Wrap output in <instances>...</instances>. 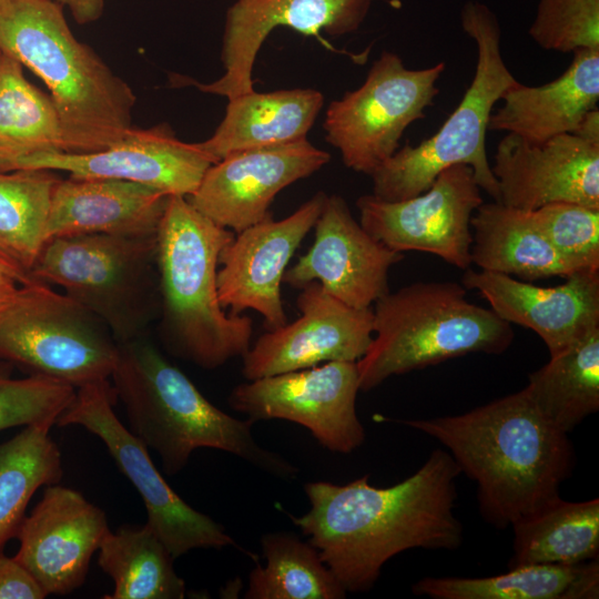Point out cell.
<instances>
[{"instance_id": "7c38bea8", "label": "cell", "mask_w": 599, "mask_h": 599, "mask_svg": "<svg viewBox=\"0 0 599 599\" xmlns=\"http://www.w3.org/2000/svg\"><path fill=\"white\" fill-rule=\"evenodd\" d=\"M358 390L357 362H329L242 383L227 403L254 423L290 420L307 428L326 449L349 454L365 440L356 413Z\"/></svg>"}, {"instance_id": "f1b7e54d", "label": "cell", "mask_w": 599, "mask_h": 599, "mask_svg": "<svg viewBox=\"0 0 599 599\" xmlns=\"http://www.w3.org/2000/svg\"><path fill=\"white\" fill-rule=\"evenodd\" d=\"M525 390L538 412L569 434L599 409V327L529 374Z\"/></svg>"}, {"instance_id": "60d3db41", "label": "cell", "mask_w": 599, "mask_h": 599, "mask_svg": "<svg viewBox=\"0 0 599 599\" xmlns=\"http://www.w3.org/2000/svg\"><path fill=\"white\" fill-rule=\"evenodd\" d=\"M20 286L13 277L0 273V314L13 301Z\"/></svg>"}, {"instance_id": "d6a6232c", "label": "cell", "mask_w": 599, "mask_h": 599, "mask_svg": "<svg viewBox=\"0 0 599 599\" xmlns=\"http://www.w3.org/2000/svg\"><path fill=\"white\" fill-rule=\"evenodd\" d=\"M265 566L250 572L246 599H342L346 590L308 541L285 531L263 535Z\"/></svg>"}, {"instance_id": "d6986e66", "label": "cell", "mask_w": 599, "mask_h": 599, "mask_svg": "<svg viewBox=\"0 0 599 599\" xmlns=\"http://www.w3.org/2000/svg\"><path fill=\"white\" fill-rule=\"evenodd\" d=\"M490 166L505 205L534 211L570 202L599 209V140L566 133L529 142L507 133Z\"/></svg>"}, {"instance_id": "ba28073f", "label": "cell", "mask_w": 599, "mask_h": 599, "mask_svg": "<svg viewBox=\"0 0 599 599\" xmlns=\"http://www.w3.org/2000/svg\"><path fill=\"white\" fill-rule=\"evenodd\" d=\"M100 317L116 342L146 335L160 315L156 235L80 234L48 240L31 271Z\"/></svg>"}, {"instance_id": "8992f818", "label": "cell", "mask_w": 599, "mask_h": 599, "mask_svg": "<svg viewBox=\"0 0 599 599\" xmlns=\"http://www.w3.org/2000/svg\"><path fill=\"white\" fill-rule=\"evenodd\" d=\"M466 291L451 281L414 282L379 297L372 306L373 341L357 361L359 390L467 354L506 352L511 324L469 302Z\"/></svg>"}, {"instance_id": "d4e9b609", "label": "cell", "mask_w": 599, "mask_h": 599, "mask_svg": "<svg viewBox=\"0 0 599 599\" xmlns=\"http://www.w3.org/2000/svg\"><path fill=\"white\" fill-rule=\"evenodd\" d=\"M471 264L531 282L587 270L562 255L536 224L531 211L483 203L471 221Z\"/></svg>"}, {"instance_id": "e575fe53", "label": "cell", "mask_w": 599, "mask_h": 599, "mask_svg": "<svg viewBox=\"0 0 599 599\" xmlns=\"http://www.w3.org/2000/svg\"><path fill=\"white\" fill-rule=\"evenodd\" d=\"M0 362V430L52 422L72 403L77 388L42 376L10 378L11 366Z\"/></svg>"}, {"instance_id": "ffe728a7", "label": "cell", "mask_w": 599, "mask_h": 599, "mask_svg": "<svg viewBox=\"0 0 599 599\" xmlns=\"http://www.w3.org/2000/svg\"><path fill=\"white\" fill-rule=\"evenodd\" d=\"M109 531L105 512L81 493L48 485L20 526L14 558L47 595H68L84 583L90 560Z\"/></svg>"}, {"instance_id": "277c9868", "label": "cell", "mask_w": 599, "mask_h": 599, "mask_svg": "<svg viewBox=\"0 0 599 599\" xmlns=\"http://www.w3.org/2000/svg\"><path fill=\"white\" fill-rule=\"evenodd\" d=\"M111 378L130 432L158 453L166 475L180 473L197 448L233 454L282 478L298 473L256 443L253 420L234 418L214 406L146 335L119 344Z\"/></svg>"}, {"instance_id": "1f68e13d", "label": "cell", "mask_w": 599, "mask_h": 599, "mask_svg": "<svg viewBox=\"0 0 599 599\" xmlns=\"http://www.w3.org/2000/svg\"><path fill=\"white\" fill-rule=\"evenodd\" d=\"M53 425H28L0 444V551L17 537L34 493L62 478L61 453L50 436Z\"/></svg>"}, {"instance_id": "6da1fadb", "label": "cell", "mask_w": 599, "mask_h": 599, "mask_svg": "<svg viewBox=\"0 0 599 599\" xmlns=\"http://www.w3.org/2000/svg\"><path fill=\"white\" fill-rule=\"evenodd\" d=\"M459 475L450 454L437 448L412 476L389 487L369 485L368 476L343 486L307 483L309 510L288 516L344 589L363 592L403 551L461 545L463 525L454 512Z\"/></svg>"}, {"instance_id": "3957f363", "label": "cell", "mask_w": 599, "mask_h": 599, "mask_svg": "<svg viewBox=\"0 0 599 599\" xmlns=\"http://www.w3.org/2000/svg\"><path fill=\"white\" fill-rule=\"evenodd\" d=\"M0 51L48 88L67 153L104 150L132 129L133 90L74 37L61 4L7 0L0 7Z\"/></svg>"}, {"instance_id": "74e56055", "label": "cell", "mask_w": 599, "mask_h": 599, "mask_svg": "<svg viewBox=\"0 0 599 599\" xmlns=\"http://www.w3.org/2000/svg\"><path fill=\"white\" fill-rule=\"evenodd\" d=\"M48 595L14 558L0 551V599H43Z\"/></svg>"}, {"instance_id": "7402d4cb", "label": "cell", "mask_w": 599, "mask_h": 599, "mask_svg": "<svg viewBox=\"0 0 599 599\" xmlns=\"http://www.w3.org/2000/svg\"><path fill=\"white\" fill-rule=\"evenodd\" d=\"M565 280L544 287L468 267L461 284L478 292L501 319L534 331L552 357L599 327V270H583Z\"/></svg>"}, {"instance_id": "83f0119b", "label": "cell", "mask_w": 599, "mask_h": 599, "mask_svg": "<svg viewBox=\"0 0 599 599\" xmlns=\"http://www.w3.org/2000/svg\"><path fill=\"white\" fill-rule=\"evenodd\" d=\"M508 567L577 565L598 559L599 499L566 501L559 497L512 525Z\"/></svg>"}, {"instance_id": "ab89813d", "label": "cell", "mask_w": 599, "mask_h": 599, "mask_svg": "<svg viewBox=\"0 0 599 599\" xmlns=\"http://www.w3.org/2000/svg\"><path fill=\"white\" fill-rule=\"evenodd\" d=\"M0 273L9 275L18 281L21 285L32 284L39 282L34 280L30 272H28L18 262L12 260L6 253L0 250Z\"/></svg>"}, {"instance_id": "f35d334b", "label": "cell", "mask_w": 599, "mask_h": 599, "mask_svg": "<svg viewBox=\"0 0 599 599\" xmlns=\"http://www.w3.org/2000/svg\"><path fill=\"white\" fill-rule=\"evenodd\" d=\"M61 6H67L73 19L85 24L97 21L103 13L104 0H51Z\"/></svg>"}, {"instance_id": "9c48e42d", "label": "cell", "mask_w": 599, "mask_h": 599, "mask_svg": "<svg viewBox=\"0 0 599 599\" xmlns=\"http://www.w3.org/2000/svg\"><path fill=\"white\" fill-rule=\"evenodd\" d=\"M118 355L100 317L42 282L21 285L0 314V359L33 375L79 388L109 379Z\"/></svg>"}, {"instance_id": "2e32d148", "label": "cell", "mask_w": 599, "mask_h": 599, "mask_svg": "<svg viewBox=\"0 0 599 599\" xmlns=\"http://www.w3.org/2000/svg\"><path fill=\"white\" fill-rule=\"evenodd\" d=\"M326 193L319 191L283 220L272 217L238 233L219 257V301L229 314L253 309L268 329L287 323L281 285L287 265L322 211Z\"/></svg>"}, {"instance_id": "cb8c5ba5", "label": "cell", "mask_w": 599, "mask_h": 599, "mask_svg": "<svg viewBox=\"0 0 599 599\" xmlns=\"http://www.w3.org/2000/svg\"><path fill=\"white\" fill-rule=\"evenodd\" d=\"M566 71L541 85L519 81L501 97L491 112L488 130L507 132L529 142L576 133L586 114L598 108L599 49L573 51Z\"/></svg>"}, {"instance_id": "44dd1931", "label": "cell", "mask_w": 599, "mask_h": 599, "mask_svg": "<svg viewBox=\"0 0 599 599\" xmlns=\"http://www.w3.org/2000/svg\"><path fill=\"white\" fill-rule=\"evenodd\" d=\"M374 0H236L225 17L222 62L224 73L194 85L227 99L254 90L252 72L257 53L277 27L304 34L339 37L358 30Z\"/></svg>"}, {"instance_id": "d590c367", "label": "cell", "mask_w": 599, "mask_h": 599, "mask_svg": "<svg viewBox=\"0 0 599 599\" xmlns=\"http://www.w3.org/2000/svg\"><path fill=\"white\" fill-rule=\"evenodd\" d=\"M542 49H599V0H539L528 29Z\"/></svg>"}, {"instance_id": "836d02e7", "label": "cell", "mask_w": 599, "mask_h": 599, "mask_svg": "<svg viewBox=\"0 0 599 599\" xmlns=\"http://www.w3.org/2000/svg\"><path fill=\"white\" fill-rule=\"evenodd\" d=\"M50 170L0 171V250L31 271L43 244L53 189Z\"/></svg>"}, {"instance_id": "484cf974", "label": "cell", "mask_w": 599, "mask_h": 599, "mask_svg": "<svg viewBox=\"0 0 599 599\" xmlns=\"http://www.w3.org/2000/svg\"><path fill=\"white\" fill-rule=\"evenodd\" d=\"M227 100L223 120L199 143L215 162L231 153L305 139L324 104L314 89L253 90Z\"/></svg>"}, {"instance_id": "f546056e", "label": "cell", "mask_w": 599, "mask_h": 599, "mask_svg": "<svg viewBox=\"0 0 599 599\" xmlns=\"http://www.w3.org/2000/svg\"><path fill=\"white\" fill-rule=\"evenodd\" d=\"M44 152H65L57 109L50 95L26 78L21 63L2 52L0 171H11L20 160Z\"/></svg>"}, {"instance_id": "8fae6325", "label": "cell", "mask_w": 599, "mask_h": 599, "mask_svg": "<svg viewBox=\"0 0 599 599\" xmlns=\"http://www.w3.org/2000/svg\"><path fill=\"white\" fill-rule=\"evenodd\" d=\"M115 399L109 379L81 386L54 425L81 426L104 443L120 471L141 496L146 524L174 559L199 548L236 547L221 524L191 507L171 488L144 444L116 417Z\"/></svg>"}, {"instance_id": "4316f807", "label": "cell", "mask_w": 599, "mask_h": 599, "mask_svg": "<svg viewBox=\"0 0 599 599\" xmlns=\"http://www.w3.org/2000/svg\"><path fill=\"white\" fill-rule=\"evenodd\" d=\"M412 589L433 599H597L599 561L517 566L489 577H425Z\"/></svg>"}, {"instance_id": "5bb4252c", "label": "cell", "mask_w": 599, "mask_h": 599, "mask_svg": "<svg viewBox=\"0 0 599 599\" xmlns=\"http://www.w3.org/2000/svg\"><path fill=\"white\" fill-rule=\"evenodd\" d=\"M298 318L262 334L242 356L246 380L317 366L357 362L374 335L373 309L352 307L318 282L301 288Z\"/></svg>"}, {"instance_id": "e0dca14e", "label": "cell", "mask_w": 599, "mask_h": 599, "mask_svg": "<svg viewBox=\"0 0 599 599\" xmlns=\"http://www.w3.org/2000/svg\"><path fill=\"white\" fill-rule=\"evenodd\" d=\"M311 248L286 268L282 282L301 290L318 282L332 296L368 308L389 292L388 272L404 258L373 237L338 194L326 195Z\"/></svg>"}, {"instance_id": "603a6c76", "label": "cell", "mask_w": 599, "mask_h": 599, "mask_svg": "<svg viewBox=\"0 0 599 599\" xmlns=\"http://www.w3.org/2000/svg\"><path fill=\"white\" fill-rule=\"evenodd\" d=\"M170 195L115 179H60L48 214L45 242L80 234L156 235Z\"/></svg>"}, {"instance_id": "7bdbcfd3", "label": "cell", "mask_w": 599, "mask_h": 599, "mask_svg": "<svg viewBox=\"0 0 599 599\" xmlns=\"http://www.w3.org/2000/svg\"><path fill=\"white\" fill-rule=\"evenodd\" d=\"M1 54H2V52L0 51V58H1Z\"/></svg>"}, {"instance_id": "b9f144b4", "label": "cell", "mask_w": 599, "mask_h": 599, "mask_svg": "<svg viewBox=\"0 0 599 599\" xmlns=\"http://www.w3.org/2000/svg\"><path fill=\"white\" fill-rule=\"evenodd\" d=\"M7 0H0V7L6 2Z\"/></svg>"}, {"instance_id": "4fadbf2b", "label": "cell", "mask_w": 599, "mask_h": 599, "mask_svg": "<svg viewBox=\"0 0 599 599\" xmlns=\"http://www.w3.org/2000/svg\"><path fill=\"white\" fill-rule=\"evenodd\" d=\"M480 191L473 169L455 164L416 196L402 201L361 196L356 202L359 223L390 250L430 253L467 270L471 265L470 221L484 203Z\"/></svg>"}, {"instance_id": "30bf717a", "label": "cell", "mask_w": 599, "mask_h": 599, "mask_svg": "<svg viewBox=\"0 0 599 599\" xmlns=\"http://www.w3.org/2000/svg\"><path fill=\"white\" fill-rule=\"evenodd\" d=\"M445 68L439 62L408 69L399 55L383 51L364 83L328 105L325 140L339 151L347 167L370 176L399 149L405 130L426 116Z\"/></svg>"}, {"instance_id": "ac0fdd59", "label": "cell", "mask_w": 599, "mask_h": 599, "mask_svg": "<svg viewBox=\"0 0 599 599\" xmlns=\"http://www.w3.org/2000/svg\"><path fill=\"white\" fill-rule=\"evenodd\" d=\"M215 160L199 143L179 140L171 128H132L113 145L91 153L44 152L17 162L16 170L67 172L74 179H115L167 195L190 196Z\"/></svg>"}, {"instance_id": "4dcf8cb0", "label": "cell", "mask_w": 599, "mask_h": 599, "mask_svg": "<svg viewBox=\"0 0 599 599\" xmlns=\"http://www.w3.org/2000/svg\"><path fill=\"white\" fill-rule=\"evenodd\" d=\"M98 565L114 583L105 599H182L185 582L174 558L145 522L109 531L99 548Z\"/></svg>"}, {"instance_id": "5b68a950", "label": "cell", "mask_w": 599, "mask_h": 599, "mask_svg": "<svg viewBox=\"0 0 599 599\" xmlns=\"http://www.w3.org/2000/svg\"><path fill=\"white\" fill-rule=\"evenodd\" d=\"M234 232L170 195L156 233L161 338L174 356L217 368L251 347L253 322L229 314L216 286L219 257Z\"/></svg>"}, {"instance_id": "9a60e30c", "label": "cell", "mask_w": 599, "mask_h": 599, "mask_svg": "<svg viewBox=\"0 0 599 599\" xmlns=\"http://www.w3.org/2000/svg\"><path fill=\"white\" fill-rule=\"evenodd\" d=\"M331 155L306 138L294 142L231 153L205 172L190 204L216 225L238 233L272 217L275 196L308 177Z\"/></svg>"}, {"instance_id": "7a4b0ae2", "label": "cell", "mask_w": 599, "mask_h": 599, "mask_svg": "<svg viewBox=\"0 0 599 599\" xmlns=\"http://www.w3.org/2000/svg\"><path fill=\"white\" fill-rule=\"evenodd\" d=\"M443 444L476 483L478 508L496 528L559 497L573 467L568 434L552 426L525 388L467 413L398 420Z\"/></svg>"}, {"instance_id": "52a82bcc", "label": "cell", "mask_w": 599, "mask_h": 599, "mask_svg": "<svg viewBox=\"0 0 599 599\" xmlns=\"http://www.w3.org/2000/svg\"><path fill=\"white\" fill-rule=\"evenodd\" d=\"M460 24L476 43L471 83L434 135L417 145L406 143L370 174L372 194L380 200L416 196L445 169L466 164L473 169L479 187L500 202L498 183L487 159L486 134L495 104L518 81L502 59L500 26L488 6L467 1L460 10Z\"/></svg>"}, {"instance_id": "8d00e7d4", "label": "cell", "mask_w": 599, "mask_h": 599, "mask_svg": "<svg viewBox=\"0 0 599 599\" xmlns=\"http://www.w3.org/2000/svg\"><path fill=\"white\" fill-rule=\"evenodd\" d=\"M547 240L587 270H599V209L556 202L531 211Z\"/></svg>"}]
</instances>
